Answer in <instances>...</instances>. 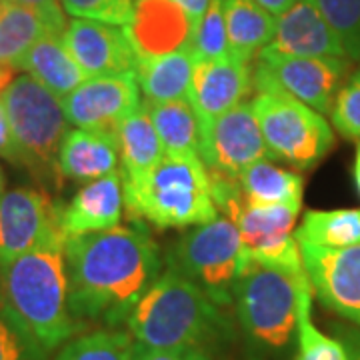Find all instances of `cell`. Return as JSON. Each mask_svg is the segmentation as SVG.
<instances>
[{"label": "cell", "mask_w": 360, "mask_h": 360, "mask_svg": "<svg viewBox=\"0 0 360 360\" xmlns=\"http://www.w3.org/2000/svg\"><path fill=\"white\" fill-rule=\"evenodd\" d=\"M65 257L70 312L82 326L101 322L116 328L127 322L162 274L158 245L139 219L66 238Z\"/></svg>", "instance_id": "6da1fadb"}, {"label": "cell", "mask_w": 360, "mask_h": 360, "mask_svg": "<svg viewBox=\"0 0 360 360\" xmlns=\"http://www.w3.org/2000/svg\"><path fill=\"white\" fill-rule=\"evenodd\" d=\"M65 243L58 226L0 269L2 304L49 356L82 328L68 302Z\"/></svg>", "instance_id": "7a4b0ae2"}, {"label": "cell", "mask_w": 360, "mask_h": 360, "mask_svg": "<svg viewBox=\"0 0 360 360\" xmlns=\"http://www.w3.org/2000/svg\"><path fill=\"white\" fill-rule=\"evenodd\" d=\"M129 333L148 348H200L212 352L236 336L234 324L205 290L167 266L130 312Z\"/></svg>", "instance_id": "3957f363"}, {"label": "cell", "mask_w": 360, "mask_h": 360, "mask_svg": "<svg viewBox=\"0 0 360 360\" xmlns=\"http://www.w3.org/2000/svg\"><path fill=\"white\" fill-rule=\"evenodd\" d=\"M307 270L290 272L250 260L234 286V309L248 360H288L295 356L300 290Z\"/></svg>", "instance_id": "277c9868"}, {"label": "cell", "mask_w": 360, "mask_h": 360, "mask_svg": "<svg viewBox=\"0 0 360 360\" xmlns=\"http://www.w3.org/2000/svg\"><path fill=\"white\" fill-rule=\"evenodd\" d=\"M122 184L130 219L155 229H191L219 217L200 156L165 155L142 179Z\"/></svg>", "instance_id": "5b68a950"}, {"label": "cell", "mask_w": 360, "mask_h": 360, "mask_svg": "<svg viewBox=\"0 0 360 360\" xmlns=\"http://www.w3.org/2000/svg\"><path fill=\"white\" fill-rule=\"evenodd\" d=\"M0 103L8 116L20 167L44 182L63 180L58 153L70 122L60 98L30 75H20L0 92Z\"/></svg>", "instance_id": "8992f818"}, {"label": "cell", "mask_w": 360, "mask_h": 360, "mask_svg": "<svg viewBox=\"0 0 360 360\" xmlns=\"http://www.w3.org/2000/svg\"><path fill=\"white\" fill-rule=\"evenodd\" d=\"M212 200L222 217L234 222L250 260L278 266L290 272H304L302 255L295 238L296 219L302 205L252 206L240 193L238 179L210 172Z\"/></svg>", "instance_id": "52a82bcc"}, {"label": "cell", "mask_w": 360, "mask_h": 360, "mask_svg": "<svg viewBox=\"0 0 360 360\" xmlns=\"http://www.w3.org/2000/svg\"><path fill=\"white\" fill-rule=\"evenodd\" d=\"M248 262L240 232L226 217L191 226L167 257L168 266L188 276L222 309L232 307L234 286Z\"/></svg>", "instance_id": "ba28073f"}, {"label": "cell", "mask_w": 360, "mask_h": 360, "mask_svg": "<svg viewBox=\"0 0 360 360\" xmlns=\"http://www.w3.org/2000/svg\"><path fill=\"white\" fill-rule=\"evenodd\" d=\"M252 108L272 160L307 170L335 146V130L326 116L288 94L258 92Z\"/></svg>", "instance_id": "9c48e42d"}, {"label": "cell", "mask_w": 360, "mask_h": 360, "mask_svg": "<svg viewBox=\"0 0 360 360\" xmlns=\"http://www.w3.org/2000/svg\"><path fill=\"white\" fill-rule=\"evenodd\" d=\"M352 72V60L336 56H288L262 51L252 65L258 92H283L328 116L336 94Z\"/></svg>", "instance_id": "30bf717a"}, {"label": "cell", "mask_w": 360, "mask_h": 360, "mask_svg": "<svg viewBox=\"0 0 360 360\" xmlns=\"http://www.w3.org/2000/svg\"><path fill=\"white\" fill-rule=\"evenodd\" d=\"M200 158L210 172L238 179L258 160L270 158L252 103H240L202 132Z\"/></svg>", "instance_id": "8fae6325"}, {"label": "cell", "mask_w": 360, "mask_h": 360, "mask_svg": "<svg viewBox=\"0 0 360 360\" xmlns=\"http://www.w3.org/2000/svg\"><path fill=\"white\" fill-rule=\"evenodd\" d=\"M298 248L314 296L326 309L360 326V245L336 250Z\"/></svg>", "instance_id": "7c38bea8"}, {"label": "cell", "mask_w": 360, "mask_h": 360, "mask_svg": "<svg viewBox=\"0 0 360 360\" xmlns=\"http://www.w3.org/2000/svg\"><path fill=\"white\" fill-rule=\"evenodd\" d=\"M63 42L86 78L122 77L136 72L139 56L124 26L106 25L89 18H72Z\"/></svg>", "instance_id": "4fadbf2b"}, {"label": "cell", "mask_w": 360, "mask_h": 360, "mask_svg": "<svg viewBox=\"0 0 360 360\" xmlns=\"http://www.w3.org/2000/svg\"><path fill=\"white\" fill-rule=\"evenodd\" d=\"M60 103L72 127L115 132L120 120L142 104L141 86L132 75L86 78Z\"/></svg>", "instance_id": "5bb4252c"}, {"label": "cell", "mask_w": 360, "mask_h": 360, "mask_svg": "<svg viewBox=\"0 0 360 360\" xmlns=\"http://www.w3.org/2000/svg\"><path fill=\"white\" fill-rule=\"evenodd\" d=\"M58 229V205L34 188L0 194V269Z\"/></svg>", "instance_id": "9a60e30c"}, {"label": "cell", "mask_w": 360, "mask_h": 360, "mask_svg": "<svg viewBox=\"0 0 360 360\" xmlns=\"http://www.w3.org/2000/svg\"><path fill=\"white\" fill-rule=\"evenodd\" d=\"M252 89V63L240 60L232 54L217 60L194 63L188 103L198 115L202 132L234 106L246 103L245 98Z\"/></svg>", "instance_id": "2e32d148"}, {"label": "cell", "mask_w": 360, "mask_h": 360, "mask_svg": "<svg viewBox=\"0 0 360 360\" xmlns=\"http://www.w3.org/2000/svg\"><path fill=\"white\" fill-rule=\"evenodd\" d=\"M139 58L160 56L191 46V16L170 0H134V16L124 26Z\"/></svg>", "instance_id": "e0dca14e"}, {"label": "cell", "mask_w": 360, "mask_h": 360, "mask_svg": "<svg viewBox=\"0 0 360 360\" xmlns=\"http://www.w3.org/2000/svg\"><path fill=\"white\" fill-rule=\"evenodd\" d=\"M262 51L288 56L348 58L340 39L312 0H296L288 11L276 16L274 37Z\"/></svg>", "instance_id": "ac0fdd59"}, {"label": "cell", "mask_w": 360, "mask_h": 360, "mask_svg": "<svg viewBox=\"0 0 360 360\" xmlns=\"http://www.w3.org/2000/svg\"><path fill=\"white\" fill-rule=\"evenodd\" d=\"M124 212V184L120 170L86 182L70 202L58 206V226L65 238L101 232L120 224Z\"/></svg>", "instance_id": "d6986e66"}, {"label": "cell", "mask_w": 360, "mask_h": 360, "mask_svg": "<svg viewBox=\"0 0 360 360\" xmlns=\"http://www.w3.org/2000/svg\"><path fill=\"white\" fill-rule=\"evenodd\" d=\"M120 170L118 142L112 130H68L58 153L60 179L92 182Z\"/></svg>", "instance_id": "ffe728a7"}, {"label": "cell", "mask_w": 360, "mask_h": 360, "mask_svg": "<svg viewBox=\"0 0 360 360\" xmlns=\"http://www.w3.org/2000/svg\"><path fill=\"white\" fill-rule=\"evenodd\" d=\"M115 134L118 142V155H120L122 182H134L142 179L165 156L162 142L156 134L155 124L144 104L120 120Z\"/></svg>", "instance_id": "44dd1931"}, {"label": "cell", "mask_w": 360, "mask_h": 360, "mask_svg": "<svg viewBox=\"0 0 360 360\" xmlns=\"http://www.w3.org/2000/svg\"><path fill=\"white\" fill-rule=\"evenodd\" d=\"M194 56L191 46L180 51L139 58L134 78L144 94V101L162 103L188 98L193 82Z\"/></svg>", "instance_id": "7402d4cb"}, {"label": "cell", "mask_w": 360, "mask_h": 360, "mask_svg": "<svg viewBox=\"0 0 360 360\" xmlns=\"http://www.w3.org/2000/svg\"><path fill=\"white\" fill-rule=\"evenodd\" d=\"M18 68L26 70V75H30L58 98H65L86 80V75L65 46L63 37L52 32H46L26 52Z\"/></svg>", "instance_id": "603a6c76"}, {"label": "cell", "mask_w": 360, "mask_h": 360, "mask_svg": "<svg viewBox=\"0 0 360 360\" xmlns=\"http://www.w3.org/2000/svg\"><path fill=\"white\" fill-rule=\"evenodd\" d=\"M231 54L255 63L270 44L276 30V16L264 11L257 0H222Z\"/></svg>", "instance_id": "cb8c5ba5"}, {"label": "cell", "mask_w": 360, "mask_h": 360, "mask_svg": "<svg viewBox=\"0 0 360 360\" xmlns=\"http://www.w3.org/2000/svg\"><path fill=\"white\" fill-rule=\"evenodd\" d=\"M142 104L155 124L165 155L200 156L202 127L188 98L162 103L144 101Z\"/></svg>", "instance_id": "d4e9b609"}, {"label": "cell", "mask_w": 360, "mask_h": 360, "mask_svg": "<svg viewBox=\"0 0 360 360\" xmlns=\"http://www.w3.org/2000/svg\"><path fill=\"white\" fill-rule=\"evenodd\" d=\"M240 193L252 206L302 205L304 180L295 170L276 167L270 158L258 160L238 176Z\"/></svg>", "instance_id": "484cf974"}, {"label": "cell", "mask_w": 360, "mask_h": 360, "mask_svg": "<svg viewBox=\"0 0 360 360\" xmlns=\"http://www.w3.org/2000/svg\"><path fill=\"white\" fill-rule=\"evenodd\" d=\"M295 238L298 245L328 250L360 245V208L309 210Z\"/></svg>", "instance_id": "4316f807"}, {"label": "cell", "mask_w": 360, "mask_h": 360, "mask_svg": "<svg viewBox=\"0 0 360 360\" xmlns=\"http://www.w3.org/2000/svg\"><path fill=\"white\" fill-rule=\"evenodd\" d=\"M49 32L39 14L13 0L0 8V65L18 68L26 52Z\"/></svg>", "instance_id": "83f0119b"}, {"label": "cell", "mask_w": 360, "mask_h": 360, "mask_svg": "<svg viewBox=\"0 0 360 360\" xmlns=\"http://www.w3.org/2000/svg\"><path fill=\"white\" fill-rule=\"evenodd\" d=\"M134 350L136 342L130 333L101 328L70 338L54 360H134Z\"/></svg>", "instance_id": "f1b7e54d"}, {"label": "cell", "mask_w": 360, "mask_h": 360, "mask_svg": "<svg viewBox=\"0 0 360 360\" xmlns=\"http://www.w3.org/2000/svg\"><path fill=\"white\" fill-rule=\"evenodd\" d=\"M312 286L300 290L296 322L295 360H348L347 350L335 335H324L312 322Z\"/></svg>", "instance_id": "f546056e"}, {"label": "cell", "mask_w": 360, "mask_h": 360, "mask_svg": "<svg viewBox=\"0 0 360 360\" xmlns=\"http://www.w3.org/2000/svg\"><path fill=\"white\" fill-rule=\"evenodd\" d=\"M191 51H193L194 63L217 60V58H224L231 54L222 0H210L205 16L200 18L198 26L194 28Z\"/></svg>", "instance_id": "4dcf8cb0"}, {"label": "cell", "mask_w": 360, "mask_h": 360, "mask_svg": "<svg viewBox=\"0 0 360 360\" xmlns=\"http://www.w3.org/2000/svg\"><path fill=\"white\" fill-rule=\"evenodd\" d=\"M340 39L347 56L360 63V0H312Z\"/></svg>", "instance_id": "1f68e13d"}, {"label": "cell", "mask_w": 360, "mask_h": 360, "mask_svg": "<svg viewBox=\"0 0 360 360\" xmlns=\"http://www.w3.org/2000/svg\"><path fill=\"white\" fill-rule=\"evenodd\" d=\"M328 116L340 136L360 142V65L352 68L340 86Z\"/></svg>", "instance_id": "d6a6232c"}, {"label": "cell", "mask_w": 360, "mask_h": 360, "mask_svg": "<svg viewBox=\"0 0 360 360\" xmlns=\"http://www.w3.org/2000/svg\"><path fill=\"white\" fill-rule=\"evenodd\" d=\"M0 360H49L0 300Z\"/></svg>", "instance_id": "836d02e7"}, {"label": "cell", "mask_w": 360, "mask_h": 360, "mask_svg": "<svg viewBox=\"0 0 360 360\" xmlns=\"http://www.w3.org/2000/svg\"><path fill=\"white\" fill-rule=\"evenodd\" d=\"M66 14L106 25L129 26L134 16V0H60Z\"/></svg>", "instance_id": "e575fe53"}, {"label": "cell", "mask_w": 360, "mask_h": 360, "mask_svg": "<svg viewBox=\"0 0 360 360\" xmlns=\"http://www.w3.org/2000/svg\"><path fill=\"white\" fill-rule=\"evenodd\" d=\"M13 2H18L22 6L32 8L42 18V22L46 25L49 32L58 34V37L65 34L68 22H66L65 8H63L60 0H13Z\"/></svg>", "instance_id": "d590c367"}, {"label": "cell", "mask_w": 360, "mask_h": 360, "mask_svg": "<svg viewBox=\"0 0 360 360\" xmlns=\"http://www.w3.org/2000/svg\"><path fill=\"white\" fill-rule=\"evenodd\" d=\"M134 360H214V356L200 348H148L136 342Z\"/></svg>", "instance_id": "8d00e7d4"}, {"label": "cell", "mask_w": 360, "mask_h": 360, "mask_svg": "<svg viewBox=\"0 0 360 360\" xmlns=\"http://www.w3.org/2000/svg\"><path fill=\"white\" fill-rule=\"evenodd\" d=\"M333 335L342 342L348 360H360V326L350 324H330Z\"/></svg>", "instance_id": "74e56055"}, {"label": "cell", "mask_w": 360, "mask_h": 360, "mask_svg": "<svg viewBox=\"0 0 360 360\" xmlns=\"http://www.w3.org/2000/svg\"><path fill=\"white\" fill-rule=\"evenodd\" d=\"M0 156H4L8 162L20 167V156L16 150V144L13 139V130L8 124V116L4 112V106L0 103Z\"/></svg>", "instance_id": "f35d334b"}, {"label": "cell", "mask_w": 360, "mask_h": 360, "mask_svg": "<svg viewBox=\"0 0 360 360\" xmlns=\"http://www.w3.org/2000/svg\"><path fill=\"white\" fill-rule=\"evenodd\" d=\"M170 2L179 4L180 8L191 16L194 28L198 26L200 18L205 16L206 8H208V4H210V0H170Z\"/></svg>", "instance_id": "ab89813d"}, {"label": "cell", "mask_w": 360, "mask_h": 360, "mask_svg": "<svg viewBox=\"0 0 360 360\" xmlns=\"http://www.w3.org/2000/svg\"><path fill=\"white\" fill-rule=\"evenodd\" d=\"M257 2L264 8V11H269L270 14L281 16L284 11H288V8L295 4L296 0H257Z\"/></svg>", "instance_id": "60d3db41"}, {"label": "cell", "mask_w": 360, "mask_h": 360, "mask_svg": "<svg viewBox=\"0 0 360 360\" xmlns=\"http://www.w3.org/2000/svg\"><path fill=\"white\" fill-rule=\"evenodd\" d=\"M354 184H356V193L360 196V142L356 146V155H354Z\"/></svg>", "instance_id": "b9f144b4"}, {"label": "cell", "mask_w": 360, "mask_h": 360, "mask_svg": "<svg viewBox=\"0 0 360 360\" xmlns=\"http://www.w3.org/2000/svg\"><path fill=\"white\" fill-rule=\"evenodd\" d=\"M4 191V174H2V168H0V194Z\"/></svg>", "instance_id": "7bdbcfd3"}, {"label": "cell", "mask_w": 360, "mask_h": 360, "mask_svg": "<svg viewBox=\"0 0 360 360\" xmlns=\"http://www.w3.org/2000/svg\"><path fill=\"white\" fill-rule=\"evenodd\" d=\"M2 4H4V0H0V8H2Z\"/></svg>", "instance_id": "ee69618b"}]
</instances>
